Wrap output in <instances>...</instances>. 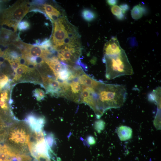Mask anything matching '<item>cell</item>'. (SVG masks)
I'll use <instances>...</instances> for the list:
<instances>
[{"label":"cell","mask_w":161,"mask_h":161,"mask_svg":"<svg viewBox=\"0 0 161 161\" xmlns=\"http://www.w3.org/2000/svg\"><path fill=\"white\" fill-rule=\"evenodd\" d=\"M85 89L89 92L86 104L93 110L98 119L107 110L121 107L126 99V89L122 85L107 84L98 81L95 85L87 86Z\"/></svg>","instance_id":"1"},{"label":"cell","mask_w":161,"mask_h":161,"mask_svg":"<svg viewBox=\"0 0 161 161\" xmlns=\"http://www.w3.org/2000/svg\"><path fill=\"white\" fill-rule=\"evenodd\" d=\"M31 132L25 121H15L8 129L7 145L18 152L28 154L30 153L28 145Z\"/></svg>","instance_id":"2"},{"label":"cell","mask_w":161,"mask_h":161,"mask_svg":"<svg viewBox=\"0 0 161 161\" xmlns=\"http://www.w3.org/2000/svg\"><path fill=\"white\" fill-rule=\"evenodd\" d=\"M103 61L106 64L105 76L108 80L134 74L132 67L123 49L115 55H104Z\"/></svg>","instance_id":"3"},{"label":"cell","mask_w":161,"mask_h":161,"mask_svg":"<svg viewBox=\"0 0 161 161\" xmlns=\"http://www.w3.org/2000/svg\"><path fill=\"white\" fill-rule=\"evenodd\" d=\"M29 4L28 1H17L3 11L0 20V24L12 27L14 32H16L18 24L29 10Z\"/></svg>","instance_id":"4"},{"label":"cell","mask_w":161,"mask_h":161,"mask_svg":"<svg viewBox=\"0 0 161 161\" xmlns=\"http://www.w3.org/2000/svg\"><path fill=\"white\" fill-rule=\"evenodd\" d=\"M25 122L32 131L39 132L43 129L46 120L43 117H37L30 114L27 117Z\"/></svg>","instance_id":"5"},{"label":"cell","mask_w":161,"mask_h":161,"mask_svg":"<svg viewBox=\"0 0 161 161\" xmlns=\"http://www.w3.org/2000/svg\"><path fill=\"white\" fill-rule=\"evenodd\" d=\"M51 53L38 46L26 44V49L22 55L29 57H41L45 59Z\"/></svg>","instance_id":"6"},{"label":"cell","mask_w":161,"mask_h":161,"mask_svg":"<svg viewBox=\"0 0 161 161\" xmlns=\"http://www.w3.org/2000/svg\"><path fill=\"white\" fill-rule=\"evenodd\" d=\"M18 38L16 32L4 28L0 30V44L4 47L12 45Z\"/></svg>","instance_id":"7"},{"label":"cell","mask_w":161,"mask_h":161,"mask_svg":"<svg viewBox=\"0 0 161 161\" xmlns=\"http://www.w3.org/2000/svg\"><path fill=\"white\" fill-rule=\"evenodd\" d=\"M123 49L116 37H112L106 43L103 48L104 55H113L119 54Z\"/></svg>","instance_id":"8"},{"label":"cell","mask_w":161,"mask_h":161,"mask_svg":"<svg viewBox=\"0 0 161 161\" xmlns=\"http://www.w3.org/2000/svg\"><path fill=\"white\" fill-rule=\"evenodd\" d=\"M41 5L44 13L53 22L60 18L66 16L64 12L60 11L50 4L44 3Z\"/></svg>","instance_id":"9"},{"label":"cell","mask_w":161,"mask_h":161,"mask_svg":"<svg viewBox=\"0 0 161 161\" xmlns=\"http://www.w3.org/2000/svg\"><path fill=\"white\" fill-rule=\"evenodd\" d=\"M116 132L122 141L129 140L132 137V130L130 127L125 126H121L118 127Z\"/></svg>","instance_id":"10"},{"label":"cell","mask_w":161,"mask_h":161,"mask_svg":"<svg viewBox=\"0 0 161 161\" xmlns=\"http://www.w3.org/2000/svg\"><path fill=\"white\" fill-rule=\"evenodd\" d=\"M146 12L145 8L140 4L134 6L131 10V14L132 18L135 20L141 18Z\"/></svg>","instance_id":"11"},{"label":"cell","mask_w":161,"mask_h":161,"mask_svg":"<svg viewBox=\"0 0 161 161\" xmlns=\"http://www.w3.org/2000/svg\"><path fill=\"white\" fill-rule=\"evenodd\" d=\"M148 100L155 102L159 109H160L161 88L157 87L151 93L148 97Z\"/></svg>","instance_id":"12"},{"label":"cell","mask_w":161,"mask_h":161,"mask_svg":"<svg viewBox=\"0 0 161 161\" xmlns=\"http://www.w3.org/2000/svg\"><path fill=\"white\" fill-rule=\"evenodd\" d=\"M81 16L83 19L87 22H91L96 18L95 13L89 9H84L81 12Z\"/></svg>","instance_id":"13"},{"label":"cell","mask_w":161,"mask_h":161,"mask_svg":"<svg viewBox=\"0 0 161 161\" xmlns=\"http://www.w3.org/2000/svg\"><path fill=\"white\" fill-rule=\"evenodd\" d=\"M32 70L27 66L25 65L20 64L15 72L16 75L14 78V80H18L21 78L23 75L28 72Z\"/></svg>","instance_id":"14"},{"label":"cell","mask_w":161,"mask_h":161,"mask_svg":"<svg viewBox=\"0 0 161 161\" xmlns=\"http://www.w3.org/2000/svg\"><path fill=\"white\" fill-rule=\"evenodd\" d=\"M45 139L47 145L50 148L56 144L55 138L54 135L52 133H49L47 134H45Z\"/></svg>","instance_id":"15"},{"label":"cell","mask_w":161,"mask_h":161,"mask_svg":"<svg viewBox=\"0 0 161 161\" xmlns=\"http://www.w3.org/2000/svg\"><path fill=\"white\" fill-rule=\"evenodd\" d=\"M94 126L95 130L100 133L105 129V123L103 120H98L95 122Z\"/></svg>","instance_id":"16"},{"label":"cell","mask_w":161,"mask_h":161,"mask_svg":"<svg viewBox=\"0 0 161 161\" xmlns=\"http://www.w3.org/2000/svg\"><path fill=\"white\" fill-rule=\"evenodd\" d=\"M33 94L38 101L41 100L45 96V94L44 91L39 88L35 89L33 91Z\"/></svg>","instance_id":"17"},{"label":"cell","mask_w":161,"mask_h":161,"mask_svg":"<svg viewBox=\"0 0 161 161\" xmlns=\"http://www.w3.org/2000/svg\"><path fill=\"white\" fill-rule=\"evenodd\" d=\"M30 24L27 21H21L18 24L17 29L20 31L27 30L30 28Z\"/></svg>","instance_id":"18"},{"label":"cell","mask_w":161,"mask_h":161,"mask_svg":"<svg viewBox=\"0 0 161 161\" xmlns=\"http://www.w3.org/2000/svg\"><path fill=\"white\" fill-rule=\"evenodd\" d=\"M111 11L112 13L116 16L120 15L122 13L120 7L116 5L111 7Z\"/></svg>","instance_id":"19"},{"label":"cell","mask_w":161,"mask_h":161,"mask_svg":"<svg viewBox=\"0 0 161 161\" xmlns=\"http://www.w3.org/2000/svg\"><path fill=\"white\" fill-rule=\"evenodd\" d=\"M8 61L15 72L20 64L19 60H10Z\"/></svg>","instance_id":"20"},{"label":"cell","mask_w":161,"mask_h":161,"mask_svg":"<svg viewBox=\"0 0 161 161\" xmlns=\"http://www.w3.org/2000/svg\"><path fill=\"white\" fill-rule=\"evenodd\" d=\"M9 79L7 76L5 77L0 78V92L2 89L6 85L8 82Z\"/></svg>","instance_id":"21"},{"label":"cell","mask_w":161,"mask_h":161,"mask_svg":"<svg viewBox=\"0 0 161 161\" xmlns=\"http://www.w3.org/2000/svg\"><path fill=\"white\" fill-rule=\"evenodd\" d=\"M8 99V92L7 90H4L0 95V100L7 101Z\"/></svg>","instance_id":"22"},{"label":"cell","mask_w":161,"mask_h":161,"mask_svg":"<svg viewBox=\"0 0 161 161\" xmlns=\"http://www.w3.org/2000/svg\"><path fill=\"white\" fill-rule=\"evenodd\" d=\"M119 7L123 14L126 13L129 9V6L126 4H121Z\"/></svg>","instance_id":"23"},{"label":"cell","mask_w":161,"mask_h":161,"mask_svg":"<svg viewBox=\"0 0 161 161\" xmlns=\"http://www.w3.org/2000/svg\"><path fill=\"white\" fill-rule=\"evenodd\" d=\"M88 143L90 145H93L96 143V140L95 138L92 136H88L87 138Z\"/></svg>","instance_id":"24"},{"label":"cell","mask_w":161,"mask_h":161,"mask_svg":"<svg viewBox=\"0 0 161 161\" xmlns=\"http://www.w3.org/2000/svg\"><path fill=\"white\" fill-rule=\"evenodd\" d=\"M0 107L2 109L4 110H7L9 109L8 106L6 101L0 100Z\"/></svg>","instance_id":"25"},{"label":"cell","mask_w":161,"mask_h":161,"mask_svg":"<svg viewBox=\"0 0 161 161\" xmlns=\"http://www.w3.org/2000/svg\"><path fill=\"white\" fill-rule=\"evenodd\" d=\"M108 4L111 6L115 5L117 3V1L116 0H108L107 1Z\"/></svg>","instance_id":"26"},{"label":"cell","mask_w":161,"mask_h":161,"mask_svg":"<svg viewBox=\"0 0 161 161\" xmlns=\"http://www.w3.org/2000/svg\"><path fill=\"white\" fill-rule=\"evenodd\" d=\"M124 15L123 13L120 15L116 16V17L117 19L119 20H123L124 18Z\"/></svg>","instance_id":"27"},{"label":"cell","mask_w":161,"mask_h":161,"mask_svg":"<svg viewBox=\"0 0 161 161\" xmlns=\"http://www.w3.org/2000/svg\"><path fill=\"white\" fill-rule=\"evenodd\" d=\"M4 55V52H2L0 48V57Z\"/></svg>","instance_id":"28"}]
</instances>
